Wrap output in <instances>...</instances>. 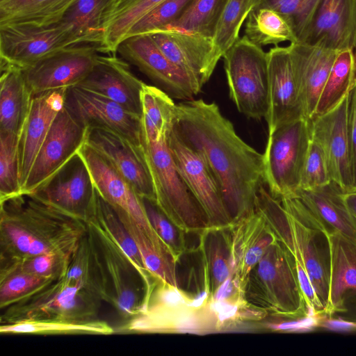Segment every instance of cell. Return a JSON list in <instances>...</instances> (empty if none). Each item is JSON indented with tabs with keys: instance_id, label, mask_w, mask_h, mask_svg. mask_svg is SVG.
<instances>
[{
	"instance_id": "6da1fadb",
	"label": "cell",
	"mask_w": 356,
	"mask_h": 356,
	"mask_svg": "<svg viewBox=\"0 0 356 356\" xmlns=\"http://www.w3.org/2000/svg\"><path fill=\"white\" fill-rule=\"evenodd\" d=\"M172 130L207 163L232 224L255 211L264 184L263 154L238 136L216 104L191 99L176 104Z\"/></svg>"
},
{
	"instance_id": "7a4b0ae2",
	"label": "cell",
	"mask_w": 356,
	"mask_h": 356,
	"mask_svg": "<svg viewBox=\"0 0 356 356\" xmlns=\"http://www.w3.org/2000/svg\"><path fill=\"white\" fill-rule=\"evenodd\" d=\"M1 203V262L41 254L72 257L86 235V222L21 194Z\"/></svg>"
},
{
	"instance_id": "3957f363",
	"label": "cell",
	"mask_w": 356,
	"mask_h": 356,
	"mask_svg": "<svg viewBox=\"0 0 356 356\" xmlns=\"http://www.w3.org/2000/svg\"><path fill=\"white\" fill-rule=\"evenodd\" d=\"M257 209L305 268L325 312L329 298L330 232L297 197L280 201L266 195L259 200Z\"/></svg>"
},
{
	"instance_id": "277c9868",
	"label": "cell",
	"mask_w": 356,
	"mask_h": 356,
	"mask_svg": "<svg viewBox=\"0 0 356 356\" xmlns=\"http://www.w3.org/2000/svg\"><path fill=\"white\" fill-rule=\"evenodd\" d=\"M86 222L89 271L87 289L111 305L125 322L142 309L156 278L147 279L92 217Z\"/></svg>"
},
{
	"instance_id": "5b68a950",
	"label": "cell",
	"mask_w": 356,
	"mask_h": 356,
	"mask_svg": "<svg viewBox=\"0 0 356 356\" xmlns=\"http://www.w3.org/2000/svg\"><path fill=\"white\" fill-rule=\"evenodd\" d=\"M243 296L248 307L280 318L315 315L301 289L295 257L279 239L249 273Z\"/></svg>"
},
{
	"instance_id": "8992f818",
	"label": "cell",
	"mask_w": 356,
	"mask_h": 356,
	"mask_svg": "<svg viewBox=\"0 0 356 356\" xmlns=\"http://www.w3.org/2000/svg\"><path fill=\"white\" fill-rule=\"evenodd\" d=\"M172 129L141 131V147L152 179L156 202L181 230L200 233L209 227V222L176 170L168 144Z\"/></svg>"
},
{
	"instance_id": "52a82bcc",
	"label": "cell",
	"mask_w": 356,
	"mask_h": 356,
	"mask_svg": "<svg viewBox=\"0 0 356 356\" xmlns=\"http://www.w3.org/2000/svg\"><path fill=\"white\" fill-rule=\"evenodd\" d=\"M102 300L81 282L64 277L31 297L1 309V324L23 321L97 319Z\"/></svg>"
},
{
	"instance_id": "ba28073f",
	"label": "cell",
	"mask_w": 356,
	"mask_h": 356,
	"mask_svg": "<svg viewBox=\"0 0 356 356\" xmlns=\"http://www.w3.org/2000/svg\"><path fill=\"white\" fill-rule=\"evenodd\" d=\"M222 58L229 97L238 111L255 120L265 118L268 92L266 52L244 35Z\"/></svg>"
},
{
	"instance_id": "9c48e42d",
	"label": "cell",
	"mask_w": 356,
	"mask_h": 356,
	"mask_svg": "<svg viewBox=\"0 0 356 356\" xmlns=\"http://www.w3.org/2000/svg\"><path fill=\"white\" fill-rule=\"evenodd\" d=\"M310 141L308 121L304 118L285 124L268 136L263 179L274 197L280 200L296 196Z\"/></svg>"
},
{
	"instance_id": "30bf717a",
	"label": "cell",
	"mask_w": 356,
	"mask_h": 356,
	"mask_svg": "<svg viewBox=\"0 0 356 356\" xmlns=\"http://www.w3.org/2000/svg\"><path fill=\"white\" fill-rule=\"evenodd\" d=\"M95 193L89 169L77 152L29 194L86 222L92 213Z\"/></svg>"
},
{
	"instance_id": "8fae6325",
	"label": "cell",
	"mask_w": 356,
	"mask_h": 356,
	"mask_svg": "<svg viewBox=\"0 0 356 356\" xmlns=\"http://www.w3.org/2000/svg\"><path fill=\"white\" fill-rule=\"evenodd\" d=\"M117 54L135 65L170 97L191 100L201 89L158 47L149 35H136L123 40Z\"/></svg>"
},
{
	"instance_id": "7c38bea8",
	"label": "cell",
	"mask_w": 356,
	"mask_h": 356,
	"mask_svg": "<svg viewBox=\"0 0 356 356\" xmlns=\"http://www.w3.org/2000/svg\"><path fill=\"white\" fill-rule=\"evenodd\" d=\"M168 144L176 170L206 215L209 226L231 225L219 186L203 156L186 145L172 129Z\"/></svg>"
},
{
	"instance_id": "4fadbf2b",
	"label": "cell",
	"mask_w": 356,
	"mask_h": 356,
	"mask_svg": "<svg viewBox=\"0 0 356 356\" xmlns=\"http://www.w3.org/2000/svg\"><path fill=\"white\" fill-rule=\"evenodd\" d=\"M95 46L65 47L22 70L32 95L79 85L91 72L98 56Z\"/></svg>"
},
{
	"instance_id": "5bb4252c",
	"label": "cell",
	"mask_w": 356,
	"mask_h": 356,
	"mask_svg": "<svg viewBox=\"0 0 356 356\" xmlns=\"http://www.w3.org/2000/svg\"><path fill=\"white\" fill-rule=\"evenodd\" d=\"M86 132L64 105L36 156L22 194L31 193L76 154L85 143Z\"/></svg>"
},
{
	"instance_id": "9a60e30c",
	"label": "cell",
	"mask_w": 356,
	"mask_h": 356,
	"mask_svg": "<svg viewBox=\"0 0 356 356\" xmlns=\"http://www.w3.org/2000/svg\"><path fill=\"white\" fill-rule=\"evenodd\" d=\"M78 152L84 159L100 195L115 211L128 215L155 243L170 252L152 227L142 197L132 186L107 160L86 143Z\"/></svg>"
},
{
	"instance_id": "2e32d148",
	"label": "cell",
	"mask_w": 356,
	"mask_h": 356,
	"mask_svg": "<svg viewBox=\"0 0 356 356\" xmlns=\"http://www.w3.org/2000/svg\"><path fill=\"white\" fill-rule=\"evenodd\" d=\"M64 105L87 129H109L141 146V118L109 98L74 86L67 89Z\"/></svg>"
},
{
	"instance_id": "e0dca14e",
	"label": "cell",
	"mask_w": 356,
	"mask_h": 356,
	"mask_svg": "<svg viewBox=\"0 0 356 356\" xmlns=\"http://www.w3.org/2000/svg\"><path fill=\"white\" fill-rule=\"evenodd\" d=\"M85 143L107 160L140 197L156 201L141 146L111 130L96 127L87 129Z\"/></svg>"
},
{
	"instance_id": "ac0fdd59",
	"label": "cell",
	"mask_w": 356,
	"mask_h": 356,
	"mask_svg": "<svg viewBox=\"0 0 356 356\" xmlns=\"http://www.w3.org/2000/svg\"><path fill=\"white\" fill-rule=\"evenodd\" d=\"M69 46L71 42L59 24L0 26L1 63L22 70Z\"/></svg>"
},
{
	"instance_id": "d6986e66",
	"label": "cell",
	"mask_w": 356,
	"mask_h": 356,
	"mask_svg": "<svg viewBox=\"0 0 356 356\" xmlns=\"http://www.w3.org/2000/svg\"><path fill=\"white\" fill-rule=\"evenodd\" d=\"M149 35L161 51L202 90L221 58L212 38L169 27Z\"/></svg>"
},
{
	"instance_id": "ffe728a7",
	"label": "cell",
	"mask_w": 356,
	"mask_h": 356,
	"mask_svg": "<svg viewBox=\"0 0 356 356\" xmlns=\"http://www.w3.org/2000/svg\"><path fill=\"white\" fill-rule=\"evenodd\" d=\"M348 95L327 113L308 120L311 139L325 155L332 181L345 192L353 188L348 136Z\"/></svg>"
},
{
	"instance_id": "44dd1931",
	"label": "cell",
	"mask_w": 356,
	"mask_h": 356,
	"mask_svg": "<svg viewBox=\"0 0 356 356\" xmlns=\"http://www.w3.org/2000/svg\"><path fill=\"white\" fill-rule=\"evenodd\" d=\"M267 54L268 136L280 127L304 118L289 47H271Z\"/></svg>"
},
{
	"instance_id": "7402d4cb",
	"label": "cell",
	"mask_w": 356,
	"mask_h": 356,
	"mask_svg": "<svg viewBox=\"0 0 356 356\" xmlns=\"http://www.w3.org/2000/svg\"><path fill=\"white\" fill-rule=\"evenodd\" d=\"M145 84L132 73L127 61L108 54L98 55L91 72L76 86L106 97L141 118Z\"/></svg>"
},
{
	"instance_id": "603a6c76",
	"label": "cell",
	"mask_w": 356,
	"mask_h": 356,
	"mask_svg": "<svg viewBox=\"0 0 356 356\" xmlns=\"http://www.w3.org/2000/svg\"><path fill=\"white\" fill-rule=\"evenodd\" d=\"M303 115L311 119L339 49L304 42L288 45Z\"/></svg>"
},
{
	"instance_id": "cb8c5ba5",
	"label": "cell",
	"mask_w": 356,
	"mask_h": 356,
	"mask_svg": "<svg viewBox=\"0 0 356 356\" xmlns=\"http://www.w3.org/2000/svg\"><path fill=\"white\" fill-rule=\"evenodd\" d=\"M66 90L67 88H60L32 96L19 140L22 192L36 156L55 118L64 106Z\"/></svg>"
},
{
	"instance_id": "d4e9b609",
	"label": "cell",
	"mask_w": 356,
	"mask_h": 356,
	"mask_svg": "<svg viewBox=\"0 0 356 356\" xmlns=\"http://www.w3.org/2000/svg\"><path fill=\"white\" fill-rule=\"evenodd\" d=\"M233 280L244 298L248 276L277 237L257 210L231 225Z\"/></svg>"
},
{
	"instance_id": "484cf974",
	"label": "cell",
	"mask_w": 356,
	"mask_h": 356,
	"mask_svg": "<svg viewBox=\"0 0 356 356\" xmlns=\"http://www.w3.org/2000/svg\"><path fill=\"white\" fill-rule=\"evenodd\" d=\"M344 191L335 181L312 190H298L297 197L330 232L356 243V220L344 200Z\"/></svg>"
},
{
	"instance_id": "4316f807",
	"label": "cell",
	"mask_w": 356,
	"mask_h": 356,
	"mask_svg": "<svg viewBox=\"0 0 356 356\" xmlns=\"http://www.w3.org/2000/svg\"><path fill=\"white\" fill-rule=\"evenodd\" d=\"M330 271L328 304L324 314L342 312L346 298L356 294V243L337 232L328 234Z\"/></svg>"
},
{
	"instance_id": "83f0119b",
	"label": "cell",
	"mask_w": 356,
	"mask_h": 356,
	"mask_svg": "<svg viewBox=\"0 0 356 356\" xmlns=\"http://www.w3.org/2000/svg\"><path fill=\"white\" fill-rule=\"evenodd\" d=\"M198 234L204 275V292L211 302L218 289L227 280L233 277L231 225L209 227Z\"/></svg>"
},
{
	"instance_id": "f1b7e54d",
	"label": "cell",
	"mask_w": 356,
	"mask_h": 356,
	"mask_svg": "<svg viewBox=\"0 0 356 356\" xmlns=\"http://www.w3.org/2000/svg\"><path fill=\"white\" fill-rule=\"evenodd\" d=\"M165 0H107L101 18L98 52L116 54L120 44L143 16Z\"/></svg>"
},
{
	"instance_id": "f546056e",
	"label": "cell",
	"mask_w": 356,
	"mask_h": 356,
	"mask_svg": "<svg viewBox=\"0 0 356 356\" xmlns=\"http://www.w3.org/2000/svg\"><path fill=\"white\" fill-rule=\"evenodd\" d=\"M352 34L350 0H322L304 42L352 48Z\"/></svg>"
},
{
	"instance_id": "4dcf8cb0",
	"label": "cell",
	"mask_w": 356,
	"mask_h": 356,
	"mask_svg": "<svg viewBox=\"0 0 356 356\" xmlns=\"http://www.w3.org/2000/svg\"><path fill=\"white\" fill-rule=\"evenodd\" d=\"M32 96L22 70L1 63L0 131L20 135Z\"/></svg>"
},
{
	"instance_id": "1f68e13d",
	"label": "cell",
	"mask_w": 356,
	"mask_h": 356,
	"mask_svg": "<svg viewBox=\"0 0 356 356\" xmlns=\"http://www.w3.org/2000/svg\"><path fill=\"white\" fill-rule=\"evenodd\" d=\"M77 0H0V26L58 24Z\"/></svg>"
},
{
	"instance_id": "d6a6232c",
	"label": "cell",
	"mask_w": 356,
	"mask_h": 356,
	"mask_svg": "<svg viewBox=\"0 0 356 356\" xmlns=\"http://www.w3.org/2000/svg\"><path fill=\"white\" fill-rule=\"evenodd\" d=\"M107 0H77L58 23L72 45L101 42V18Z\"/></svg>"
},
{
	"instance_id": "836d02e7",
	"label": "cell",
	"mask_w": 356,
	"mask_h": 356,
	"mask_svg": "<svg viewBox=\"0 0 356 356\" xmlns=\"http://www.w3.org/2000/svg\"><path fill=\"white\" fill-rule=\"evenodd\" d=\"M355 79L354 50L351 47L339 49L321 92L314 115H323L337 106L348 95Z\"/></svg>"
},
{
	"instance_id": "e575fe53",
	"label": "cell",
	"mask_w": 356,
	"mask_h": 356,
	"mask_svg": "<svg viewBox=\"0 0 356 356\" xmlns=\"http://www.w3.org/2000/svg\"><path fill=\"white\" fill-rule=\"evenodd\" d=\"M0 332L5 334H111L114 329L99 318L88 321L57 320L23 321L1 324Z\"/></svg>"
},
{
	"instance_id": "d590c367",
	"label": "cell",
	"mask_w": 356,
	"mask_h": 356,
	"mask_svg": "<svg viewBox=\"0 0 356 356\" xmlns=\"http://www.w3.org/2000/svg\"><path fill=\"white\" fill-rule=\"evenodd\" d=\"M245 35L254 44L262 47L269 44L298 42L286 20L278 13L268 8L252 9L245 22Z\"/></svg>"
},
{
	"instance_id": "8d00e7d4",
	"label": "cell",
	"mask_w": 356,
	"mask_h": 356,
	"mask_svg": "<svg viewBox=\"0 0 356 356\" xmlns=\"http://www.w3.org/2000/svg\"><path fill=\"white\" fill-rule=\"evenodd\" d=\"M90 217L94 218L120 245L146 278L150 280L155 278L147 270L135 241L117 213L111 205L100 195L97 189Z\"/></svg>"
},
{
	"instance_id": "74e56055",
	"label": "cell",
	"mask_w": 356,
	"mask_h": 356,
	"mask_svg": "<svg viewBox=\"0 0 356 356\" xmlns=\"http://www.w3.org/2000/svg\"><path fill=\"white\" fill-rule=\"evenodd\" d=\"M254 0H227L216 23L212 40L220 58L239 38L243 22L253 8Z\"/></svg>"
},
{
	"instance_id": "f35d334b",
	"label": "cell",
	"mask_w": 356,
	"mask_h": 356,
	"mask_svg": "<svg viewBox=\"0 0 356 356\" xmlns=\"http://www.w3.org/2000/svg\"><path fill=\"white\" fill-rule=\"evenodd\" d=\"M322 0H254L252 9L268 8L281 15L304 42Z\"/></svg>"
},
{
	"instance_id": "ab89813d",
	"label": "cell",
	"mask_w": 356,
	"mask_h": 356,
	"mask_svg": "<svg viewBox=\"0 0 356 356\" xmlns=\"http://www.w3.org/2000/svg\"><path fill=\"white\" fill-rule=\"evenodd\" d=\"M71 259L58 253H47L1 262L0 278L25 273L57 281L65 275Z\"/></svg>"
},
{
	"instance_id": "60d3db41",
	"label": "cell",
	"mask_w": 356,
	"mask_h": 356,
	"mask_svg": "<svg viewBox=\"0 0 356 356\" xmlns=\"http://www.w3.org/2000/svg\"><path fill=\"white\" fill-rule=\"evenodd\" d=\"M227 0H192L180 17L165 28L213 36L220 15Z\"/></svg>"
},
{
	"instance_id": "b9f144b4",
	"label": "cell",
	"mask_w": 356,
	"mask_h": 356,
	"mask_svg": "<svg viewBox=\"0 0 356 356\" xmlns=\"http://www.w3.org/2000/svg\"><path fill=\"white\" fill-rule=\"evenodd\" d=\"M19 140L18 134L0 131V202L22 194Z\"/></svg>"
},
{
	"instance_id": "7bdbcfd3",
	"label": "cell",
	"mask_w": 356,
	"mask_h": 356,
	"mask_svg": "<svg viewBox=\"0 0 356 356\" xmlns=\"http://www.w3.org/2000/svg\"><path fill=\"white\" fill-rule=\"evenodd\" d=\"M56 281L25 273H15L0 278L1 309L31 297Z\"/></svg>"
},
{
	"instance_id": "ee69618b",
	"label": "cell",
	"mask_w": 356,
	"mask_h": 356,
	"mask_svg": "<svg viewBox=\"0 0 356 356\" xmlns=\"http://www.w3.org/2000/svg\"><path fill=\"white\" fill-rule=\"evenodd\" d=\"M147 218L177 263L186 250V232L175 225L161 210L156 201L142 198Z\"/></svg>"
},
{
	"instance_id": "f6af8a7d",
	"label": "cell",
	"mask_w": 356,
	"mask_h": 356,
	"mask_svg": "<svg viewBox=\"0 0 356 356\" xmlns=\"http://www.w3.org/2000/svg\"><path fill=\"white\" fill-rule=\"evenodd\" d=\"M192 0H165L143 16L128 35H150L170 26L183 13Z\"/></svg>"
},
{
	"instance_id": "bcb514c9",
	"label": "cell",
	"mask_w": 356,
	"mask_h": 356,
	"mask_svg": "<svg viewBox=\"0 0 356 356\" xmlns=\"http://www.w3.org/2000/svg\"><path fill=\"white\" fill-rule=\"evenodd\" d=\"M332 181L324 152L316 142L311 139L298 190H312L325 186Z\"/></svg>"
},
{
	"instance_id": "7dc6e473",
	"label": "cell",
	"mask_w": 356,
	"mask_h": 356,
	"mask_svg": "<svg viewBox=\"0 0 356 356\" xmlns=\"http://www.w3.org/2000/svg\"><path fill=\"white\" fill-rule=\"evenodd\" d=\"M348 136L353 188L356 191V79L348 93Z\"/></svg>"
},
{
	"instance_id": "c3c4849f",
	"label": "cell",
	"mask_w": 356,
	"mask_h": 356,
	"mask_svg": "<svg viewBox=\"0 0 356 356\" xmlns=\"http://www.w3.org/2000/svg\"><path fill=\"white\" fill-rule=\"evenodd\" d=\"M336 316L356 322V294L350 295L345 298L342 312Z\"/></svg>"
},
{
	"instance_id": "681fc988",
	"label": "cell",
	"mask_w": 356,
	"mask_h": 356,
	"mask_svg": "<svg viewBox=\"0 0 356 356\" xmlns=\"http://www.w3.org/2000/svg\"><path fill=\"white\" fill-rule=\"evenodd\" d=\"M344 200L351 214L356 220V191L344 192Z\"/></svg>"
},
{
	"instance_id": "f907efd6",
	"label": "cell",
	"mask_w": 356,
	"mask_h": 356,
	"mask_svg": "<svg viewBox=\"0 0 356 356\" xmlns=\"http://www.w3.org/2000/svg\"><path fill=\"white\" fill-rule=\"evenodd\" d=\"M351 2V13H352V44L351 47L354 50L356 58V0H350Z\"/></svg>"
}]
</instances>
